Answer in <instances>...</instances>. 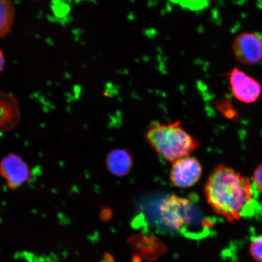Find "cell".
I'll return each instance as SVG.
<instances>
[{
    "label": "cell",
    "instance_id": "obj_1",
    "mask_svg": "<svg viewBox=\"0 0 262 262\" xmlns=\"http://www.w3.org/2000/svg\"><path fill=\"white\" fill-rule=\"evenodd\" d=\"M204 192L206 201L213 210L229 221L247 215L253 201L251 180L225 165H219L213 170Z\"/></svg>",
    "mask_w": 262,
    "mask_h": 262
},
{
    "label": "cell",
    "instance_id": "obj_2",
    "mask_svg": "<svg viewBox=\"0 0 262 262\" xmlns=\"http://www.w3.org/2000/svg\"><path fill=\"white\" fill-rule=\"evenodd\" d=\"M145 137L159 155L172 163L189 156L199 146L198 141L184 129L180 122H152Z\"/></svg>",
    "mask_w": 262,
    "mask_h": 262
},
{
    "label": "cell",
    "instance_id": "obj_3",
    "mask_svg": "<svg viewBox=\"0 0 262 262\" xmlns=\"http://www.w3.org/2000/svg\"><path fill=\"white\" fill-rule=\"evenodd\" d=\"M159 219L162 227L166 231L188 234L189 236L194 234L193 229L199 233V226L206 227L194 204L189 199L175 195L163 200L160 206Z\"/></svg>",
    "mask_w": 262,
    "mask_h": 262
},
{
    "label": "cell",
    "instance_id": "obj_4",
    "mask_svg": "<svg viewBox=\"0 0 262 262\" xmlns=\"http://www.w3.org/2000/svg\"><path fill=\"white\" fill-rule=\"evenodd\" d=\"M202 173L201 162L194 157L186 156L172 163L170 180L176 187H192L199 182Z\"/></svg>",
    "mask_w": 262,
    "mask_h": 262
},
{
    "label": "cell",
    "instance_id": "obj_5",
    "mask_svg": "<svg viewBox=\"0 0 262 262\" xmlns=\"http://www.w3.org/2000/svg\"><path fill=\"white\" fill-rule=\"evenodd\" d=\"M232 51L235 58L241 63L256 64L262 59V40L254 33H242L235 38Z\"/></svg>",
    "mask_w": 262,
    "mask_h": 262
},
{
    "label": "cell",
    "instance_id": "obj_6",
    "mask_svg": "<svg viewBox=\"0 0 262 262\" xmlns=\"http://www.w3.org/2000/svg\"><path fill=\"white\" fill-rule=\"evenodd\" d=\"M229 80L232 94L241 102L254 103L260 96V84L244 71L237 68L233 69L229 74Z\"/></svg>",
    "mask_w": 262,
    "mask_h": 262
},
{
    "label": "cell",
    "instance_id": "obj_7",
    "mask_svg": "<svg viewBox=\"0 0 262 262\" xmlns=\"http://www.w3.org/2000/svg\"><path fill=\"white\" fill-rule=\"evenodd\" d=\"M3 177L12 188L18 186L28 181L30 178V170L20 157L11 154L6 156L0 163Z\"/></svg>",
    "mask_w": 262,
    "mask_h": 262
},
{
    "label": "cell",
    "instance_id": "obj_8",
    "mask_svg": "<svg viewBox=\"0 0 262 262\" xmlns=\"http://www.w3.org/2000/svg\"><path fill=\"white\" fill-rule=\"evenodd\" d=\"M20 108L11 94L0 93V132L14 129L20 121Z\"/></svg>",
    "mask_w": 262,
    "mask_h": 262
},
{
    "label": "cell",
    "instance_id": "obj_9",
    "mask_svg": "<svg viewBox=\"0 0 262 262\" xmlns=\"http://www.w3.org/2000/svg\"><path fill=\"white\" fill-rule=\"evenodd\" d=\"M106 162L107 169L112 174L123 177L130 172L134 165V159L128 150L116 149L108 154Z\"/></svg>",
    "mask_w": 262,
    "mask_h": 262
},
{
    "label": "cell",
    "instance_id": "obj_10",
    "mask_svg": "<svg viewBox=\"0 0 262 262\" xmlns=\"http://www.w3.org/2000/svg\"><path fill=\"white\" fill-rule=\"evenodd\" d=\"M15 16V10L12 0H0V39L11 32Z\"/></svg>",
    "mask_w": 262,
    "mask_h": 262
},
{
    "label": "cell",
    "instance_id": "obj_11",
    "mask_svg": "<svg viewBox=\"0 0 262 262\" xmlns=\"http://www.w3.org/2000/svg\"><path fill=\"white\" fill-rule=\"evenodd\" d=\"M250 251L255 260L262 262V235L253 238L250 246Z\"/></svg>",
    "mask_w": 262,
    "mask_h": 262
},
{
    "label": "cell",
    "instance_id": "obj_12",
    "mask_svg": "<svg viewBox=\"0 0 262 262\" xmlns=\"http://www.w3.org/2000/svg\"><path fill=\"white\" fill-rule=\"evenodd\" d=\"M253 183L255 187L262 193V163L255 170L253 175Z\"/></svg>",
    "mask_w": 262,
    "mask_h": 262
},
{
    "label": "cell",
    "instance_id": "obj_13",
    "mask_svg": "<svg viewBox=\"0 0 262 262\" xmlns=\"http://www.w3.org/2000/svg\"><path fill=\"white\" fill-rule=\"evenodd\" d=\"M5 64V58L4 54H3V52L0 49V73H2V72L3 70V69H4Z\"/></svg>",
    "mask_w": 262,
    "mask_h": 262
}]
</instances>
